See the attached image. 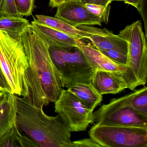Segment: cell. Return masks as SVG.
Here are the masks:
<instances>
[{"mask_svg": "<svg viewBox=\"0 0 147 147\" xmlns=\"http://www.w3.org/2000/svg\"><path fill=\"white\" fill-rule=\"evenodd\" d=\"M20 38L28 61L22 96L32 105L43 107L58 99L63 89L61 80L51 58L49 45L37 36L31 25Z\"/></svg>", "mask_w": 147, "mask_h": 147, "instance_id": "6da1fadb", "label": "cell"}, {"mask_svg": "<svg viewBox=\"0 0 147 147\" xmlns=\"http://www.w3.org/2000/svg\"><path fill=\"white\" fill-rule=\"evenodd\" d=\"M16 100V124L38 147H74L71 132L58 115L48 116L43 107L32 105L18 95Z\"/></svg>", "mask_w": 147, "mask_h": 147, "instance_id": "7a4b0ae2", "label": "cell"}, {"mask_svg": "<svg viewBox=\"0 0 147 147\" xmlns=\"http://www.w3.org/2000/svg\"><path fill=\"white\" fill-rule=\"evenodd\" d=\"M49 51L63 88L68 89L76 84L90 83L96 69L80 47L64 49L49 46Z\"/></svg>", "mask_w": 147, "mask_h": 147, "instance_id": "3957f363", "label": "cell"}, {"mask_svg": "<svg viewBox=\"0 0 147 147\" xmlns=\"http://www.w3.org/2000/svg\"><path fill=\"white\" fill-rule=\"evenodd\" d=\"M128 43L129 69L123 75L128 88L134 91L147 80V48L146 38L139 20L126 26L118 34Z\"/></svg>", "mask_w": 147, "mask_h": 147, "instance_id": "277c9868", "label": "cell"}, {"mask_svg": "<svg viewBox=\"0 0 147 147\" xmlns=\"http://www.w3.org/2000/svg\"><path fill=\"white\" fill-rule=\"evenodd\" d=\"M0 65L8 80L11 94L22 96L28 61L21 38L0 30Z\"/></svg>", "mask_w": 147, "mask_h": 147, "instance_id": "5b68a950", "label": "cell"}, {"mask_svg": "<svg viewBox=\"0 0 147 147\" xmlns=\"http://www.w3.org/2000/svg\"><path fill=\"white\" fill-rule=\"evenodd\" d=\"M133 92L117 98H113L107 104L102 105L94 113V123L108 126L141 127L147 129V117L132 107Z\"/></svg>", "mask_w": 147, "mask_h": 147, "instance_id": "8992f818", "label": "cell"}, {"mask_svg": "<svg viewBox=\"0 0 147 147\" xmlns=\"http://www.w3.org/2000/svg\"><path fill=\"white\" fill-rule=\"evenodd\" d=\"M90 138L101 147H146L147 129L108 126L96 123L89 131Z\"/></svg>", "mask_w": 147, "mask_h": 147, "instance_id": "52a82bcc", "label": "cell"}, {"mask_svg": "<svg viewBox=\"0 0 147 147\" xmlns=\"http://www.w3.org/2000/svg\"><path fill=\"white\" fill-rule=\"evenodd\" d=\"M55 112L70 132L86 131L94 123L93 111L69 90L63 89L55 102Z\"/></svg>", "mask_w": 147, "mask_h": 147, "instance_id": "ba28073f", "label": "cell"}, {"mask_svg": "<svg viewBox=\"0 0 147 147\" xmlns=\"http://www.w3.org/2000/svg\"><path fill=\"white\" fill-rule=\"evenodd\" d=\"M57 8L55 17L76 28L82 25L101 26L99 18L90 13L80 1H67Z\"/></svg>", "mask_w": 147, "mask_h": 147, "instance_id": "9c48e42d", "label": "cell"}, {"mask_svg": "<svg viewBox=\"0 0 147 147\" xmlns=\"http://www.w3.org/2000/svg\"><path fill=\"white\" fill-rule=\"evenodd\" d=\"M77 28L88 33L87 39L98 50H114L128 53L127 42L108 30L85 25Z\"/></svg>", "mask_w": 147, "mask_h": 147, "instance_id": "30bf717a", "label": "cell"}, {"mask_svg": "<svg viewBox=\"0 0 147 147\" xmlns=\"http://www.w3.org/2000/svg\"><path fill=\"white\" fill-rule=\"evenodd\" d=\"M31 27L37 36L49 46L69 49L79 47L82 43L80 40L40 24L35 18L32 22Z\"/></svg>", "mask_w": 147, "mask_h": 147, "instance_id": "8fae6325", "label": "cell"}, {"mask_svg": "<svg viewBox=\"0 0 147 147\" xmlns=\"http://www.w3.org/2000/svg\"><path fill=\"white\" fill-rule=\"evenodd\" d=\"M90 83L102 95L108 94H117L128 88L123 75L100 69L95 71Z\"/></svg>", "mask_w": 147, "mask_h": 147, "instance_id": "7c38bea8", "label": "cell"}, {"mask_svg": "<svg viewBox=\"0 0 147 147\" xmlns=\"http://www.w3.org/2000/svg\"><path fill=\"white\" fill-rule=\"evenodd\" d=\"M88 61L96 70H106L124 75L129 67L120 65L113 61L90 44L82 43L79 46Z\"/></svg>", "mask_w": 147, "mask_h": 147, "instance_id": "4fadbf2b", "label": "cell"}, {"mask_svg": "<svg viewBox=\"0 0 147 147\" xmlns=\"http://www.w3.org/2000/svg\"><path fill=\"white\" fill-rule=\"evenodd\" d=\"M17 111L16 95L5 92L0 104V139L9 133L16 123Z\"/></svg>", "mask_w": 147, "mask_h": 147, "instance_id": "5bb4252c", "label": "cell"}, {"mask_svg": "<svg viewBox=\"0 0 147 147\" xmlns=\"http://www.w3.org/2000/svg\"><path fill=\"white\" fill-rule=\"evenodd\" d=\"M37 21L42 24L61 32L78 40L87 38L88 34L84 31L71 25L67 22L58 18L43 15H36Z\"/></svg>", "mask_w": 147, "mask_h": 147, "instance_id": "9a60e30c", "label": "cell"}, {"mask_svg": "<svg viewBox=\"0 0 147 147\" xmlns=\"http://www.w3.org/2000/svg\"><path fill=\"white\" fill-rule=\"evenodd\" d=\"M68 90L93 110L103 100L102 95L97 92L91 83L76 84Z\"/></svg>", "mask_w": 147, "mask_h": 147, "instance_id": "2e32d148", "label": "cell"}, {"mask_svg": "<svg viewBox=\"0 0 147 147\" xmlns=\"http://www.w3.org/2000/svg\"><path fill=\"white\" fill-rule=\"evenodd\" d=\"M29 20L21 16L3 14L0 16V30L14 38H20L22 33L30 26Z\"/></svg>", "mask_w": 147, "mask_h": 147, "instance_id": "e0dca14e", "label": "cell"}, {"mask_svg": "<svg viewBox=\"0 0 147 147\" xmlns=\"http://www.w3.org/2000/svg\"><path fill=\"white\" fill-rule=\"evenodd\" d=\"M38 147L27 136L23 135L16 123L9 133L0 139V147Z\"/></svg>", "mask_w": 147, "mask_h": 147, "instance_id": "ac0fdd59", "label": "cell"}, {"mask_svg": "<svg viewBox=\"0 0 147 147\" xmlns=\"http://www.w3.org/2000/svg\"><path fill=\"white\" fill-rule=\"evenodd\" d=\"M132 107L140 114L147 117V87L135 90L131 100Z\"/></svg>", "mask_w": 147, "mask_h": 147, "instance_id": "d6986e66", "label": "cell"}, {"mask_svg": "<svg viewBox=\"0 0 147 147\" xmlns=\"http://www.w3.org/2000/svg\"><path fill=\"white\" fill-rule=\"evenodd\" d=\"M83 4L84 7L90 13L99 18L101 23L102 22L106 24L108 23L110 11V5L105 7L98 5Z\"/></svg>", "mask_w": 147, "mask_h": 147, "instance_id": "ffe728a7", "label": "cell"}, {"mask_svg": "<svg viewBox=\"0 0 147 147\" xmlns=\"http://www.w3.org/2000/svg\"><path fill=\"white\" fill-rule=\"evenodd\" d=\"M35 0H14L16 9L20 16H31L36 7Z\"/></svg>", "mask_w": 147, "mask_h": 147, "instance_id": "44dd1931", "label": "cell"}, {"mask_svg": "<svg viewBox=\"0 0 147 147\" xmlns=\"http://www.w3.org/2000/svg\"><path fill=\"white\" fill-rule=\"evenodd\" d=\"M99 51L115 62L120 65L127 66L128 53L114 50Z\"/></svg>", "mask_w": 147, "mask_h": 147, "instance_id": "7402d4cb", "label": "cell"}, {"mask_svg": "<svg viewBox=\"0 0 147 147\" xmlns=\"http://www.w3.org/2000/svg\"><path fill=\"white\" fill-rule=\"evenodd\" d=\"M125 4L133 6L137 9L144 22L145 36H147V25H146V17L144 13V4L145 0H124Z\"/></svg>", "mask_w": 147, "mask_h": 147, "instance_id": "603a6c76", "label": "cell"}, {"mask_svg": "<svg viewBox=\"0 0 147 147\" xmlns=\"http://www.w3.org/2000/svg\"><path fill=\"white\" fill-rule=\"evenodd\" d=\"M1 12L2 15L20 16L16 9L14 0H2Z\"/></svg>", "mask_w": 147, "mask_h": 147, "instance_id": "cb8c5ba5", "label": "cell"}, {"mask_svg": "<svg viewBox=\"0 0 147 147\" xmlns=\"http://www.w3.org/2000/svg\"><path fill=\"white\" fill-rule=\"evenodd\" d=\"M74 147H101L91 138H86L73 142Z\"/></svg>", "mask_w": 147, "mask_h": 147, "instance_id": "d4e9b609", "label": "cell"}, {"mask_svg": "<svg viewBox=\"0 0 147 147\" xmlns=\"http://www.w3.org/2000/svg\"><path fill=\"white\" fill-rule=\"evenodd\" d=\"M0 91L11 93V90L8 80L0 65Z\"/></svg>", "mask_w": 147, "mask_h": 147, "instance_id": "484cf974", "label": "cell"}, {"mask_svg": "<svg viewBox=\"0 0 147 147\" xmlns=\"http://www.w3.org/2000/svg\"><path fill=\"white\" fill-rule=\"evenodd\" d=\"M79 1L83 4L98 5L107 7L110 5L113 0H80Z\"/></svg>", "mask_w": 147, "mask_h": 147, "instance_id": "4316f807", "label": "cell"}, {"mask_svg": "<svg viewBox=\"0 0 147 147\" xmlns=\"http://www.w3.org/2000/svg\"><path fill=\"white\" fill-rule=\"evenodd\" d=\"M66 0H49V5L52 8L57 7L65 3Z\"/></svg>", "mask_w": 147, "mask_h": 147, "instance_id": "83f0119b", "label": "cell"}, {"mask_svg": "<svg viewBox=\"0 0 147 147\" xmlns=\"http://www.w3.org/2000/svg\"><path fill=\"white\" fill-rule=\"evenodd\" d=\"M5 96V92H1L0 91V104H1L2 100L4 99V97Z\"/></svg>", "mask_w": 147, "mask_h": 147, "instance_id": "f1b7e54d", "label": "cell"}, {"mask_svg": "<svg viewBox=\"0 0 147 147\" xmlns=\"http://www.w3.org/2000/svg\"><path fill=\"white\" fill-rule=\"evenodd\" d=\"M2 0H0V16L2 15L1 12V5H2Z\"/></svg>", "mask_w": 147, "mask_h": 147, "instance_id": "f546056e", "label": "cell"}, {"mask_svg": "<svg viewBox=\"0 0 147 147\" xmlns=\"http://www.w3.org/2000/svg\"><path fill=\"white\" fill-rule=\"evenodd\" d=\"M80 1V0H66V1H65V2H67V1Z\"/></svg>", "mask_w": 147, "mask_h": 147, "instance_id": "4dcf8cb0", "label": "cell"}, {"mask_svg": "<svg viewBox=\"0 0 147 147\" xmlns=\"http://www.w3.org/2000/svg\"><path fill=\"white\" fill-rule=\"evenodd\" d=\"M113 1H124V0H113Z\"/></svg>", "mask_w": 147, "mask_h": 147, "instance_id": "1f68e13d", "label": "cell"}]
</instances>
